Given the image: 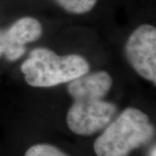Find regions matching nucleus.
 <instances>
[{
    "label": "nucleus",
    "mask_w": 156,
    "mask_h": 156,
    "mask_svg": "<svg viewBox=\"0 0 156 156\" xmlns=\"http://www.w3.org/2000/svg\"><path fill=\"white\" fill-rule=\"evenodd\" d=\"M113 86L107 71L86 73L68 82L73 104L68 110L66 123L71 132L90 136L102 131L113 121L118 108L105 98Z\"/></svg>",
    "instance_id": "f257e3e1"
},
{
    "label": "nucleus",
    "mask_w": 156,
    "mask_h": 156,
    "mask_svg": "<svg viewBox=\"0 0 156 156\" xmlns=\"http://www.w3.org/2000/svg\"><path fill=\"white\" fill-rule=\"evenodd\" d=\"M155 135L150 119L136 108H128L112 121L93 144L96 156H129L148 144Z\"/></svg>",
    "instance_id": "f03ea898"
},
{
    "label": "nucleus",
    "mask_w": 156,
    "mask_h": 156,
    "mask_svg": "<svg viewBox=\"0 0 156 156\" xmlns=\"http://www.w3.org/2000/svg\"><path fill=\"white\" fill-rule=\"evenodd\" d=\"M89 63L77 54L60 56L48 48H36L21 64L24 80L33 87H53L89 72Z\"/></svg>",
    "instance_id": "7ed1b4c3"
},
{
    "label": "nucleus",
    "mask_w": 156,
    "mask_h": 156,
    "mask_svg": "<svg viewBox=\"0 0 156 156\" xmlns=\"http://www.w3.org/2000/svg\"><path fill=\"white\" fill-rule=\"evenodd\" d=\"M126 57L140 76L156 83V29L144 23L138 27L125 46Z\"/></svg>",
    "instance_id": "20e7f679"
},
{
    "label": "nucleus",
    "mask_w": 156,
    "mask_h": 156,
    "mask_svg": "<svg viewBox=\"0 0 156 156\" xmlns=\"http://www.w3.org/2000/svg\"><path fill=\"white\" fill-rule=\"evenodd\" d=\"M42 34L43 27L38 20L30 16L17 20L2 30L3 56L8 61H17L26 53L27 44L38 41Z\"/></svg>",
    "instance_id": "39448f33"
},
{
    "label": "nucleus",
    "mask_w": 156,
    "mask_h": 156,
    "mask_svg": "<svg viewBox=\"0 0 156 156\" xmlns=\"http://www.w3.org/2000/svg\"><path fill=\"white\" fill-rule=\"evenodd\" d=\"M57 4L72 14H84L96 5L98 0H54Z\"/></svg>",
    "instance_id": "423d86ee"
},
{
    "label": "nucleus",
    "mask_w": 156,
    "mask_h": 156,
    "mask_svg": "<svg viewBox=\"0 0 156 156\" xmlns=\"http://www.w3.org/2000/svg\"><path fill=\"white\" fill-rule=\"evenodd\" d=\"M24 156H69V155L54 145L42 143V144H36L30 146L27 150L26 153H24Z\"/></svg>",
    "instance_id": "0eeeda50"
},
{
    "label": "nucleus",
    "mask_w": 156,
    "mask_h": 156,
    "mask_svg": "<svg viewBox=\"0 0 156 156\" xmlns=\"http://www.w3.org/2000/svg\"><path fill=\"white\" fill-rule=\"evenodd\" d=\"M3 56V43H2V30H0V58Z\"/></svg>",
    "instance_id": "6e6552de"
},
{
    "label": "nucleus",
    "mask_w": 156,
    "mask_h": 156,
    "mask_svg": "<svg viewBox=\"0 0 156 156\" xmlns=\"http://www.w3.org/2000/svg\"><path fill=\"white\" fill-rule=\"evenodd\" d=\"M155 151H156V148H155V146H153V148H152L150 151V156H156Z\"/></svg>",
    "instance_id": "1a4fd4ad"
}]
</instances>
